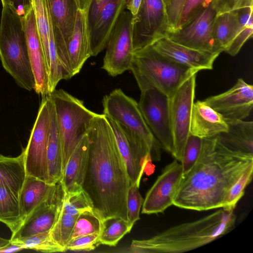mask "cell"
Segmentation results:
<instances>
[{"mask_svg":"<svg viewBox=\"0 0 253 253\" xmlns=\"http://www.w3.org/2000/svg\"><path fill=\"white\" fill-rule=\"evenodd\" d=\"M234 210L222 208L198 220L172 226L146 239L133 240L126 253H180L210 243L234 227Z\"/></svg>","mask_w":253,"mask_h":253,"instance_id":"obj_3","label":"cell"},{"mask_svg":"<svg viewBox=\"0 0 253 253\" xmlns=\"http://www.w3.org/2000/svg\"><path fill=\"white\" fill-rule=\"evenodd\" d=\"M126 0H101L92 3L88 10V23L91 56H95L105 48Z\"/></svg>","mask_w":253,"mask_h":253,"instance_id":"obj_14","label":"cell"},{"mask_svg":"<svg viewBox=\"0 0 253 253\" xmlns=\"http://www.w3.org/2000/svg\"><path fill=\"white\" fill-rule=\"evenodd\" d=\"M224 118L204 101L194 103L190 134L200 138H210L228 130Z\"/></svg>","mask_w":253,"mask_h":253,"instance_id":"obj_23","label":"cell"},{"mask_svg":"<svg viewBox=\"0 0 253 253\" xmlns=\"http://www.w3.org/2000/svg\"><path fill=\"white\" fill-rule=\"evenodd\" d=\"M99 235L93 233L73 238L67 243L65 250L72 251L93 250L100 245Z\"/></svg>","mask_w":253,"mask_h":253,"instance_id":"obj_40","label":"cell"},{"mask_svg":"<svg viewBox=\"0 0 253 253\" xmlns=\"http://www.w3.org/2000/svg\"><path fill=\"white\" fill-rule=\"evenodd\" d=\"M52 17L55 42L63 77H72L68 63L66 46L73 33L78 10V0H49Z\"/></svg>","mask_w":253,"mask_h":253,"instance_id":"obj_16","label":"cell"},{"mask_svg":"<svg viewBox=\"0 0 253 253\" xmlns=\"http://www.w3.org/2000/svg\"><path fill=\"white\" fill-rule=\"evenodd\" d=\"M253 164V155L228 149L218 136L203 139L200 157L182 177L173 205L197 211L221 208L230 187Z\"/></svg>","mask_w":253,"mask_h":253,"instance_id":"obj_2","label":"cell"},{"mask_svg":"<svg viewBox=\"0 0 253 253\" xmlns=\"http://www.w3.org/2000/svg\"><path fill=\"white\" fill-rule=\"evenodd\" d=\"M102 223L103 219L94 210L80 213L76 220L69 241L80 236L100 234Z\"/></svg>","mask_w":253,"mask_h":253,"instance_id":"obj_34","label":"cell"},{"mask_svg":"<svg viewBox=\"0 0 253 253\" xmlns=\"http://www.w3.org/2000/svg\"><path fill=\"white\" fill-rule=\"evenodd\" d=\"M203 139L190 134L185 144L180 164L182 177L192 169L202 151Z\"/></svg>","mask_w":253,"mask_h":253,"instance_id":"obj_38","label":"cell"},{"mask_svg":"<svg viewBox=\"0 0 253 253\" xmlns=\"http://www.w3.org/2000/svg\"><path fill=\"white\" fill-rule=\"evenodd\" d=\"M228 129L217 136L228 149L253 156V122L242 120L225 119Z\"/></svg>","mask_w":253,"mask_h":253,"instance_id":"obj_25","label":"cell"},{"mask_svg":"<svg viewBox=\"0 0 253 253\" xmlns=\"http://www.w3.org/2000/svg\"><path fill=\"white\" fill-rule=\"evenodd\" d=\"M19 192L5 184L0 185V221L14 233L22 223L19 202Z\"/></svg>","mask_w":253,"mask_h":253,"instance_id":"obj_28","label":"cell"},{"mask_svg":"<svg viewBox=\"0 0 253 253\" xmlns=\"http://www.w3.org/2000/svg\"><path fill=\"white\" fill-rule=\"evenodd\" d=\"M66 54L73 77L78 74L91 56L88 11L78 10L73 34L66 46Z\"/></svg>","mask_w":253,"mask_h":253,"instance_id":"obj_22","label":"cell"},{"mask_svg":"<svg viewBox=\"0 0 253 253\" xmlns=\"http://www.w3.org/2000/svg\"><path fill=\"white\" fill-rule=\"evenodd\" d=\"M80 4L81 8H82L84 0H78Z\"/></svg>","mask_w":253,"mask_h":253,"instance_id":"obj_49","label":"cell"},{"mask_svg":"<svg viewBox=\"0 0 253 253\" xmlns=\"http://www.w3.org/2000/svg\"><path fill=\"white\" fill-rule=\"evenodd\" d=\"M114 134L119 150L126 165L131 184L139 187L146 166L152 162L150 149L146 144L131 137L111 118L105 116Z\"/></svg>","mask_w":253,"mask_h":253,"instance_id":"obj_17","label":"cell"},{"mask_svg":"<svg viewBox=\"0 0 253 253\" xmlns=\"http://www.w3.org/2000/svg\"><path fill=\"white\" fill-rule=\"evenodd\" d=\"M48 95L54 106L59 133L63 177L70 157L81 138L87 133L97 114L87 109L82 100L62 89H55Z\"/></svg>","mask_w":253,"mask_h":253,"instance_id":"obj_6","label":"cell"},{"mask_svg":"<svg viewBox=\"0 0 253 253\" xmlns=\"http://www.w3.org/2000/svg\"><path fill=\"white\" fill-rule=\"evenodd\" d=\"M48 97L50 111V129L47 150L48 183L55 184L60 182L62 178V154L54 108L48 95Z\"/></svg>","mask_w":253,"mask_h":253,"instance_id":"obj_27","label":"cell"},{"mask_svg":"<svg viewBox=\"0 0 253 253\" xmlns=\"http://www.w3.org/2000/svg\"><path fill=\"white\" fill-rule=\"evenodd\" d=\"M196 74L187 79L169 97L173 141L171 155L179 162L181 161L184 148L190 135Z\"/></svg>","mask_w":253,"mask_h":253,"instance_id":"obj_8","label":"cell"},{"mask_svg":"<svg viewBox=\"0 0 253 253\" xmlns=\"http://www.w3.org/2000/svg\"><path fill=\"white\" fill-rule=\"evenodd\" d=\"M57 183L50 184L36 177L26 175L19 194L20 214L22 221L35 207L49 196L55 190Z\"/></svg>","mask_w":253,"mask_h":253,"instance_id":"obj_26","label":"cell"},{"mask_svg":"<svg viewBox=\"0 0 253 253\" xmlns=\"http://www.w3.org/2000/svg\"><path fill=\"white\" fill-rule=\"evenodd\" d=\"M134 52L166 36L168 21L163 0H142L138 12L131 19Z\"/></svg>","mask_w":253,"mask_h":253,"instance_id":"obj_12","label":"cell"},{"mask_svg":"<svg viewBox=\"0 0 253 253\" xmlns=\"http://www.w3.org/2000/svg\"><path fill=\"white\" fill-rule=\"evenodd\" d=\"M143 200L139 187L134 183L131 184L127 193L126 208L128 221L133 225L140 219V211Z\"/></svg>","mask_w":253,"mask_h":253,"instance_id":"obj_39","label":"cell"},{"mask_svg":"<svg viewBox=\"0 0 253 253\" xmlns=\"http://www.w3.org/2000/svg\"><path fill=\"white\" fill-rule=\"evenodd\" d=\"M89 144L86 133L81 138L70 157L62 178L59 182L64 193L83 189L87 165Z\"/></svg>","mask_w":253,"mask_h":253,"instance_id":"obj_24","label":"cell"},{"mask_svg":"<svg viewBox=\"0 0 253 253\" xmlns=\"http://www.w3.org/2000/svg\"><path fill=\"white\" fill-rule=\"evenodd\" d=\"M182 178L181 164L175 159L162 169L147 192L141 212L147 214L163 213L172 205Z\"/></svg>","mask_w":253,"mask_h":253,"instance_id":"obj_15","label":"cell"},{"mask_svg":"<svg viewBox=\"0 0 253 253\" xmlns=\"http://www.w3.org/2000/svg\"><path fill=\"white\" fill-rule=\"evenodd\" d=\"M204 101L225 119L243 120L253 109V86L239 78L226 91Z\"/></svg>","mask_w":253,"mask_h":253,"instance_id":"obj_18","label":"cell"},{"mask_svg":"<svg viewBox=\"0 0 253 253\" xmlns=\"http://www.w3.org/2000/svg\"><path fill=\"white\" fill-rule=\"evenodd\" d=\"M211 0H186L177 29L191 21L203 8L211 2Z\"/></svg>","mask_w":253,"mask_h":253,"instance_id":"obj_41","label":"cell"},{"mask_svg":"<svg viewBox=\"0 0 253 253\" xmlns=\"http://www.w3.org/2000/svg\"><path fill=\"white\" fill-rule=\"evenodd\" d=\"M185 1L186 0H169L166 7L168 21V34L177 29Z\"/></svg>","mask_w":253,"mask_h":253,"instance_id":"obj_43","label":"cell"},{"mask_svg":"<svg viewBox=\"0 0 253 253\" xmlns=\"http://www.w3.org/2000/svg\"><path fill=\"white\" fill-rule=\"evenodd\" d=\"M50 129L48 95L42 97L38 115L24 150L26 175L48 183L47 150Z\"/></svg>","mask_w":253,"mask_h":253,"instance_id":"obj_9","label":"cell"},{"mask_svg":"<svg viewBox=\"0 0 253 253\" xmlns=\"http://www.w3.org/2000/svg\"><path fill=\"white\" fill-rule=\"evenodd\" d=\"M239 26L238 11L216 14L213 24V37L222 52L225 50L235 38Z\"/></svg>","mask_w":253,"mask_h":253,"instance_id":"obj_29","label":"cell"},{"mask_svg":"<svg viewBox=\"0 0 253 253\" xmlns=\"http://www.w3.org/2000/svg\"><path fill=\"white\" fill-rule=\"evenodd\" d=\"M143 117L161 147L171 154L173 141L169 97L156 88L141 91L138 103Z\"/></svg>","mask_w":253,"mask_h":253,"instance_id":"obj_11","label":"cell"},{"mask_svg":"<svg viewBox=\"0 0 253 253\" xmlns=\"http://www.w3.org/2000/svg\"><path fill=\"white\" fill-rule=\"evenodd\" d=\"M133 225L123 218L113 216L103 220L99 235L100 245L115 247L125 235L131 230Z\"/></svg>","mask_w":253,"mask_h":253,"instance_id":"obj_31","label":"cell"},{"mask_svg":"<svg viewBox=\"0 0 253 253\" xmlns=\"http://www.w3.org/2000/svg\"><path fill=\"white\" fill-rule=\"evenodd\" d=\"M63 196L64 191L59 182L53 192L35 208L10 239L23 238L50 230L61 211Z\"/></svg>","mask_w":253,"mask_h":253,"instance_id":"obj_19","label":"cell"},{"mask_svg":"<svg viewBox=\"0 0 253 253\" xmlns=\"http://www.w3.org/2000/svg\"><path fill=\"white\" fill-rule=\"evenodd\" d=\"M211 3L216 14L253 6V0H211Z\"/></svg>","mask_w":253,"mask_h":253,"instance_id":"obj_42","label":"cell"},{"mask_svg":"<svg viewBox=\"0 0 253 253\" xmlns=\"http://www.w3.org/2000/svg\"><path fill=\"white\" fill-rule=\"evenodd\" d=\"M0 21V60L5 70L21 88L34 90L35 81L29 59L21 17L3 3Z\"/></svg>","mask_w":253,"mask_h":253,"instance_id":"obj_4","label":"cell"},{"mask_svg":"<svg viewBox=\"0 0 253 253\" xmlns=\"http://www.w3.org/2000/svg\"><path fill=\"white\" fill-rule=\"evenodd\" d=\"M151 46L165 57L198 71L211 70L215 60L219 55L187 47L171 41L167 36L158 39Z\"/></svg>","mask_w":253,"mask_h":253,"instance_id":"obj_21","label":"cell"},{"mask_svg":"<svg viewBox=\"0 0 253 253\" xmlns=\"http://www.w3.org/2000/svg\"><path fill=\"white\" fill-rule=\"evenodd\" d=\"M142 0H126V8L130 13L132 16H135L140 7Z\"/></svg>","mask_w":253,"mask_h":253,"instance_id":"obj_45","label":"cell"},{"mask_svg":"<svg viewBox=\"0 0 253 253\" xmlns=\"http://www.w3.org/2000/svg\"><path fill=\"white\" fill-rule=\"evenodd\" d=\"M78 216L65 213L61 209L55 223L50 230L51 238L65 251Z\"/></svg>","mask_w":253,"mask_h":253,"instance_id":"obj_35","label":"cell"},{"mask_svg":"<svg viewBox=\"0 0 253 253\" xmlns=\"http://www.w3.org/2000/svg\"><path fill=\"white\" fill-rule=\"evenodd\" d=\"M29 59L34 76V90L43 97L49 94L48 70L38 33L34 12L32 8L21 17Z\"/></svg>","mask_w":253,"mask_h":253,"instance_id":"obj_20","label":"cell"},{"mask_svg":"<svg viewBox=\"0 0 253 253\" xmlns=\"http://www.w3.org/2000/svg\"><path fill=\"white\" fill-rule=\"evenodd\" d=\"M216 15L211 2L188 23L166 36L187 47L220 54L222 51L213 37V24Z\"/></svg>","mask_w":253,"mask_h":253,"instance_id":"obj_13","label":"cell"},{"mask_svg":"<svg viewBox=\"0 0 253 253\" xmlns=\"http://www.w3.org/2000/svg\"><path fill=\"white\" fill-rule=\"evenodd\" d=\"M26 175L24 149L16 157L0 155V185L7 184L20 192Z\"/></svg>","mask_w":253,"mask_h":253,"instance_id":"obj_30","label":"cell"},{"mask_svg":"<svg viewBox=\"0 0 253 253\" xmlns=\"http://www.w3.org/2000/svg\"><path fill=\"white\" fill-rule=\"evenodd\" d=\"M92 1V0H84L83 6L82 8L85 9L88 11L89 7Z\"/></svg>","mask_w":253,"mask_h":253,"instance_id":"obj_48","label":"cell"},{"mask_svg":"<svg viewBox=\"0 0 253 253\" xmlns=\"http://www.w3.org/2000/svg\"><path fill=\"white\" fill-rule=\"evenodd\" d=\"M101 0H92V1L91 3H97L98 2H99Z\"/></svg>","mask_w":253,"mask_h":253,"instance_id":"obj_51","label":"cell"},{"mask_svg":"<svg viewBox=\"0 0 253 253\" xmlns=\"http://www.w3.org/2000/svg\"><path fill=\"white\" fill-rule=\"evenodd\" d=\"M103 114L118 123L133 138L149 147L152 161H160L161 146L147 126L138 102L116 88L102 99Z\"/></svg>","mask_w":253,"mask_h":253,"instance_id":"obj_7","label":"cell"},{"mask_svg":"<svg viewBox=\"0 0 253 253\" xmlns=\"http://www.w3.org/2000/svg\"><path fill=\"white\" fill-rule=\"evenodd\" d=\"M10 240L17 243L24 249H31L44 253L65 251L51 238L50 230L27 237Z\"/></svg>","mask_w":253,"mask_h":253,"instance_id":"obj_33","label":"cell"},{"mask_svg":"<svg viewBox=\"0 0 253 253\" xmlns=\"http://www.w3.org/2000/svg\"><path fill=\"white\" fill-rule=\"evenodd\" d=\"M253 174V164L250 165L226 194L221 208L234 210L240 199L244 194L245 188L251 182Z\"/></svg>","mask_w":253,"mask_h":253,"instance_id":"obj_37","label":"cell"},{"mask_svg":"<svg viewBox=\"0 0 253 253\" xmlns=\"http://www.w3.org/2000/svg\"><path fill=\"white\" fill-rule=\"evenodd\" d=\"M10 242V239H6L0 237V248L6 246Z\"/></svg>","mask_w":253,"mask_h":253,"instance_id":"obj_47","label":"cell"},{"mask_svg":"<svg viewBox=\"0 0 253 253\" xmlns=\"http://www.w3.org/2000/svg\"><path fill=\"white\" fill-rule=\"evenodd\" d=\"M20 17L24 16L32 8L31 0H0Z\"/></svg>","mask_w":253,"mask_h":253,"instance_id":"obj_44","label":"cell"},{"mask_svg":"<svg viewBox=\"0 0 253 253\" xmlns=\"http://www.w3.org/2000/svg\"><path fill=\"white\" fill-rule=\"evenodd\" d=\"M62 211L72 215H79L85 211L94 210L91 200L83 189L73 193H64Z\"/></svg>","mask_w":253,"mask_h":253,"instance_id":"obj_36","label":"cell"},{"mask_svg":"<svg viewBox=\"0 0 253 253\" xmlns=\"http://www.w3.org/2000/svg\"><path fill=\"white\" fill-rule=\"evenodd\" d=\"M24 250L20 245L10 240L6 246L0 248V253H9Z\"/></svg>","mask_w":253,"mask_h":253,"instance_id":"obj_46","label":"cell"},{"mask_svg":"<svg viewBox=\"0 0 253 253\" xmlns=\"http://www.w3.org/2000/svg\"><path fill=\"white\" fill-rule=\"evenodd\" d=\"M253 6L238 10L239 30L234 40L224 51L232 56L237 54L245 42L253 37Z\"/></svg>","mask_w":253,"mask_h":253,"instance_id":"obj_32","label":"cell"},{"mask_svg":"<svg viewBox=\"0 0 253 253\" xmlns=\"http://www.w3.org/2000/svg\"><path fill=\"white\" fill-rule=\"evenodd\" d=\"M131 19L124 10L108 39L102 68L112 77L130 69L134 55Z\"/></svg>","mask_w":253,"mask_h":253,"instance_id":"obj_10","label":"cell"},{"mask_svg":"<svg viewBox=\"0 0 253 253\" xmlns=\"http://www.w3.org/2000/svg\"><path fill=\"white\" fill-rule=\"evenodd\" d=\"M87 134L88 157L83 189L103 220L117 216L128 221L126 197L131 182L104 115L94 117Z\"/></svg>","mask_w":253,"mask_h":253,"instance_id":"obj_1","label":"cell"},{"mask_svg":"<svg viewBox=\"0 0 253 253\" xmlns=\"http://www.w3.org/2000/svg\"><path fill=\"white\" fill-rule=\"evenodd\" d=\"M163 1L164 2V3H165V4L166 5V7L167 5L168 4L169 0H163Z\"/></svg>","mask_w":253,"mask_h":253,"instance_id":"obj_50","label":"cell"},{"mask_svg":"<svg viewBox=\"0 0 253 253\" xmlns=\"http://www.w3.org/2000/svg\"><path fill=\"white\" fill-rule=\"evenodd\" d=\"M130 70L140 91L156 88L169 97L187 79L199 72L165 57L151 45L134 52Z\"/></svg>","mask_w":253,"mask_h":253,"instance_id":"obj_5","label":"cell"}]
</instances>
